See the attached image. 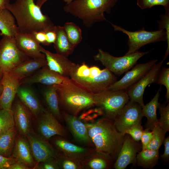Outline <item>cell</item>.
<instances>
[{"mask_svg": "<svg viewBox=\"0 0 169 169\" xmlns=\"http://www.w3.org/2000/svg\"><path fill=\"white\" fill-rule=\"evenodd\" d=\"M93 98L102 115L113 121L129 100L126 91L108 89L94 93Z\"/></svg>", "mask_w": 169, "mask_h": 169, "instance_id": "obj_5", "label": "cell"}, {"mask_svg": "<svg viewBox=\"0 0 169 169\" xmlns=\"http://www.w3.org/2000/svg\"><path fill=\"white\" fill-rule=\"evenodd\" d=\"M61 114L68 129L78 142L89 147H94L84 123L77 116L64 111Z\"/></svg>", "mask_w": 169, "mask_h": 169, "instance_id": "obj_18", "label": "cell"}, {"mask_svg": "<svg viewBox=\"0 0 169 169\" xmlns=\"http://www.w3.org/2000/svg\"><path fill=\"white\" fill-rule=\"evenodd\" d=\"M0 35L15 37L19 32L15 19L7 9L0 10Z\"/></svg>", "mask_w": 169, "mask_h": 169, "instance_id": "obj_27", "label": "cell"}, {"mask_svg": "<svg viewBox=\"0 0 169 169\" xmlns=\"http://www.w3.org/2000/svg\"><path fill=\"white\" fill-rule=\"evenodd\" d=\"M160 118L158 119V124L165 132L169 131V103L166 105H159Z\"/></svg>", "mask_w": 169, "mask_h": 169, "instance_id": "obj_37", "label": "cell"}, {"mask_svg": "<svg viewBox=\"0 0 169 169\" xmlns=\"http://www.w3.org/2000/svg\"><path fill=\"white\" fill-rule=\"evenodd\" d=\"M40 163L39 165L35 168L41 169H60L56 158L54 157H50Z\"/></svg>", "mask_w": 169, "mask_h": 169, "instance_id": "obj_42", "label": "cell"}, {"mask_svg": "<svg viewBox=\"0 0 169 169\" xmlns=\"http://www.w3.org/2000/svg\"><path fill=\"white\" fill-rule=\"evenodd\" d=\"M15 126L12 110L1 109L0 111V136Z\"/></svg>", "mask_w": 169, "mask_h": 169, "instance_id": "obj_35", "label": "cell"}, {"mask_svg": "<svg viewBox=\"0 0 169 169\" xmlns=\"http://www.w3.org/2000/svg\"><path fill=\"white\" fill-rule=\"evenodd\" d=\"M30 167L25 164L16 161L10 165L8 169H28Z\"/></svg>", "mask_w": 169, "mask_h": 169, "instance_id": "obj_49", "label": "cell"}, {"mask_svg": "<svg viewBox=\"0 0 169 169\" xmlns=\"http://www.w3.org/2000/svg\"><path fill=\"white\" fill-rule=\"evenodd\" d=\"M153 137V133L148 128L144 130L141 137L142 149H145L150 142Z\"/></svg>", "mask_w": 169, "mask_h": 169, "instance_id": "obj_44", "label": "cell"}, {"mask_svg": "<svg viewBox=\"0 0 169 169\" xmlns=\"http://www.w3.org/2000/svg\"><path fill=\"white\" fill-rule=\"evenodd\" d=\"M69 78L50 70L47 65L31 76L21 80L20 84L21 85L39 83L48 86L58 85L62 84Z\"/></svg>", "mask_w": 169, "mask_h": 169, "instance_id": "obj_20", "label": "cell"}, {"mask_svg": "<svg viewBox=\"0 0 169 169\" xmlns=\"http://www.w3.org/2000/svg\"><path fill=\"white\" fill-rule=\"evenodd\" d=\"M38 117V131L44 138L48 140L55 135L67 137V130L49 110H45Z\"/></svg>", "mask_w": 169, "mask_h": 169, "instance_id": "obj_13", "label": "cell"}, {"mask_svg": "<svg viewBox=\"0 0 169 169\" xmlns=\"http://www.w3.org/2000/svg\"><path fill=\"white\" fill-rule=\"evenodd\" d=\"M110 23L114 30L122 32L128 37L127 44L129 49L125 55L137 52L141 48L146 44L166 41V32L165 29L147 31L143 27L141 29L137 31H130Z\"/></svg>", "mask_w": 169, "mask_h": 169, "instance_id": "obj_7", "label": "cell"}, {"mask_svg": "<svg viewBox=\"0 0 169 169\" xmlns=\"http://www.w3.org/2000/svg\"><path fill=\"white\" fill-rule=\"evenodd\" d=\"M12 156L16 161L23 163L30 168H35V166L29 142L25 136H16Z\"/></svg>", "mask_w": 169, "mask_h": 169, "instance_id": "obj_23", "label": "cell"}, {"mask_svg": "<svg viewBox=\"0 0 169 169\" xmlns=\"http://www.w3.org/2000/svg\"><path fill=\"white\" fill-rule=\"evenodd\" d=\"M3 72L0 68V82H1L3 77Z\"/></svg>", "mask_w": 169, "mask_h": 169, "instance_id": "obj_53", "label": "cell"}, {"mask_svg": "<svg viewBox=\"0 0 169 169\" xmlns=\"http://www.w3.org/2000/svg\"><path fill=\"white\" fill-rule=\"evenodd\" d=\"M48 0H37L36 4L39 7L41 8L43 5Z\"/></svg>", "mask_w": 169, "mask_h": 169, "instance_id": "obj_52", "label": "cell"}, {"mask_svg": "<svg viewBox=\"0 0 169 169\" xmlns=\"http://www.w3.org/2000/svg\"><path fill=\"white\" fill-rule=\"evenodd\" d=\"M54 29L56 37L54 44L56 53L66 57L71 54L75 47L69 41L63 27L55 26Z\"/></svg>", "mask_w": 169, "mask_h": 169, "instance_id": "obj_28", "label": "cell"}, {"mask_svg": "<svg viewBox=\"0 0 169 169\" xmlns=\"http://www.w3.org/2000/svg\"><path fill=\"white\" fill-rule=\"evenodd\" d=\"M3 90V86L0 82V96L1 95Z\"/></svg>", "mask_w": 169, "mask_h": 169, "instance_id": "obj_54", "label": "cell"}, {"mask_svg": "<svg viewBox=\"0 0 169 169\" xmlns=\"http://www.w3.org/2000/svg\"><path fill=\"white\" fill-rule=\"evenodd\" d=\"M40 51L44 54L49 69L62 76L70 78L71 74L76 70L78 65L69 59L66 56L53 53L40 46Z\"/></svg>", "mask_w": 169, "mask_h": 169, "instance_id": "obj_16", "label": "cell"}, {"mask_svg": "<svg viewBox=\"0 0 169 169\" xmlns=\"http://www.w3.org/2000/svg\"><path fill=\"white\" fill-rule=\"evenodd\" d=\"M161 90V87H160L153 99L141 108L142 115L147 119L145 127L150 130H152L158 123L156 112L160 104L158 100Z\"/></svg>", "mask_w": 169, "mask_h": 169, "instance_id": "obj_26", "label": "cell"}, {"mask_svg": "<svg viewBox=\"0 0 169 169\" xmlns=\"http://www.w3.org/2000/svg\"><path fill=\"white\" fill-rule=\"evenodd\" d=\"M17 94L20 101L33 116L38 117L45 110L36 94L31 89L20 86Z\"/></svg>", "mask_w": 169, "mask_h": 169, "instance_id": "obj_24", "label": "cell"}, {"mask_svg": "<svg viewBox=\"0 0 169 169\" xmlns=\"http://www.w3.org/2000/svg\"><path fill=\"white\" fill-rule=\"evenodd\" d=\"M164 60L156 64L137 82L129 87L126 91L131 102L138 103L142 108L144 105L143 95L146 87L149 84L156 82Z\"/></svg>", "mask_w": 169, "mask_h": 169, "instance_id": "obj_10", "label": "cell"}, {"mask_svg": "<svg viewBox=\"0 0 169 169\" xmlns=\"http://www.w3.org/2000/svg\"><path fill=\"white\" fill-rule=\"evenodd\" d=\"M70 78L93 93L108 89L110 85L116 81L115 76L105 68L95 76L80 78L71 75Z\"/></svg>", "mask_w": 169, "mask_h": 169, "instance_id": "obj_12", "label": "cell"}, {"mask_svg": "<svg viewBox=\"0 0 169 169\" xmlns=\"http://www.w3.org/2000/svg\"><path fill=\"white\" fill-rule=\"evenodd\" d=\"M55 138L53 143L61 152L81 163L84 161L96 151L94 147H84L74 144L61 136Z\"/></svg>", "mask_w": 169, "mask_h": 169, "instance_id": "obj_17", "label": "cell"}, {"mask_svg": "<svg viewBox=\"0 0 169 169\" xmlns=\"http://www.w3.org/2000/svg\"><path fill=\"white\" fill-rule=\"evenodd\" d=\"M90 74L88 77L95 76L99 75L101 72V70L96 66H92L90 67Z\"/></svg>", "mask_w": 169, "mask_h": 169, "instance_id": "obj_50", "label": "cell"}, {"mask_svg": "<svg viewBox=\"0 0 169 169\" xmlns=\"http://www.w3.org/2000/svg\"><path fill=\"white\" fill-rule=\"evenodd\" d=\"M44 95L48 110L57 119L63 120L60 111L57 88L49 85L44 91Z\"/></svg>", "mask_w": 169, "mask_h": 169, "instance_id": "obj_29", "label": "cell"}, {"mask_svg": "<svg viewBox=\"0 0 169 169\" xmlns=\"http://www.w3.org/2000/svg\"><path fill=\"white\" fill-rule=\"evenodd\" d=\"M1 109L0 108V111H1Z\"/></svg>", "mask_w": 169, "mask_h": 169, "instance_id": "obj_56", "label": "cell"}, {"mask_svg": "<svg viewBox=\"0 0 169 169\" xmlns=\"http://www.w3.org/2000/svg\"><path fill=\"white\" fill-rule=\"evenodd\" d=\"M55 85L63 111L77 116L82 110L95 105L94 93L72 79Z\"/></svg>", "mask_w": 169, "mask_h": 169, "instance_id": "obj_3", "label": "cell"}, {"mask_svg": "<svg viewBox=\"0 0 169 169\" xmlns=\"http://www.w3.org/2000/svg\"><path fill=\"white\" fill-rule=\"evenodd\" d=\"M90 74V67L85 63H83L80 65H78L75 71L70 76L74 75L78 77L83 78L87 77Z\"/></svg>", "mask_w": 169, "mask_h": 169, "instance_id": "obj_43", "label": "cell"}, {"mask_svg": "<svg viewBox=\"0 0 169 169\" xmlns=\"http://www.w3.org/2000/svg\"><path fill=\"white\" fill-rule=\"evenodd\" d=\"M17 47L14 37L3 36L0 41V68L10 72L29 59Z\"/></svg>", "mask_w": 169, "mask_h": 169, "instance_id": "obj_8", "label": "cell"}, {"mask_svg": "<svg viewBox=\"0 0 169 169\" xmlns=\"http://www.w3.org/2000/svg\"><path fill=\"white\" fill-rule=\"evenodd\" d=\"M85 123L96 151L105 155L114 163L122 147L125 135L117 130L113 121L105 117Z\"/></svg>", "mask_w": 169, "mask_h": 169, "instance_id": "obj_1", "label": "cell"}, {"mask_svg": "<svg viewBox=\"0 0 169 169\" xmlns=\"http://www.w3.org/2000/svg\"><path fill=\"white\" fill-rule=\"evenodd\" d=\"M16 161L12 156L8 157L0 155V169H8L11 165Z\"/></svg>", "mask_w": 169, "mask_h": 169, "instance_id": "obj_45", "label": "cell"}, {"mask_svg": "<svg viewBox=\"0 0 169 169\" xmlns=\"http://www.w3.org/2000/svg\"><path fill=\"white\" fill-rule=\"evenodd\" d=\"M36 40L40 44L45 45L46 41L45 32L44 31H40L36 32L33 33Z\"/></svg>", "mask_w": 169, "mask_h": 169, "instance_id": "obj_47", "label": "cell"}, {"mask_svg": "<svg viewBox=\"0 0 169 169\" xmlns=\"http://www.w3.org/2000/svg\"><path fill=\"white\" fill-rule=\"evenodd\" d=\"M63 27L69 41L75 47L82 39V31L80 28L72 22H66Z\"/></svg>", "mask_w": 169, "mask_h": 169, "instance_id": "obj_33", "label": "cell"}, {"mask_svg": "<svg viewBox=\"0 0 169 169\" xmlns=\"http://www.w3.org/2000/svg\"><path fill=\"white\" fill-rule=\"evenodd\" d=\"M158 84L163 85L166 90L165 96L167 102L169 100V68L162 67L161 69L157 80Z\"/></svg>", "mask_w": 169, "mask_h": 169, "instance_id": "obj_40", "label": "cell"}, {"mask_svg": "<svg viewBox=\"0 0 169 169\" xmlns=\"http://www.w3.org/2000/svg\"><path fill=\"white\" fill-rule=\"evenodd\" d=\"M137 4L142 9L162 5L165 11L169 10V0H137Z\"/></svg>", "mask_w": 169, "mask_h": 169, "instance_id": "obj_39", "label": "cell"}, {"mask_svg": "<svg viewBox=\"0 0 169 169\" xmlns=\"http://www.w3.org/2000/svg\"><path fill=\"white\" fill-rule=\"evenodd\" d=\"M161 19L158 21L159 29L166 30L167 46L163 59L165 60L169 54V10L165 11V14H161Z\"/></svg>", "mask_w": 169, "mask_h": 169, "instance_id": "obj_38", "label": "cell"}, {"mask_svg": "<svg viewBox=\"0 0 169 169\" xmlns=\"http://www.w3.org/2000/svg\"><path fill=\"white\" fill-rule=\"evenodd\" d=\"M17 131L15 126L0 136V155L8 157L12 156Z\"/></svg>", "mask_w": 169, "mask_h": 169, "instance_id": "obj_32", "label": "cell"}, {"mask_svg": "<svg viewBox=\"0 0 169 169\" xmlns=\"http://www.w3.org/2000/svg\"><path fill=\"white\" fill-rule=\"evenodd\" d=\"M10 3V0H0V10L7 8Z\"/></svg>", "mask_w": 169, "mask_h": 169, "instance_id": "obj_51", "label": "cell"}, {"mask_svg": "<svg viewBox=\"0 0 169 169\" xmlns=\"http://www.w3.org/2000/svg\"><path fill=\"white\" fill-rule=\"evenodd\" d=\"M114 162L105 155L97 152L82 163L84 169H108L113 166Z\"/></svg>", "mask_w": 169, "mask_h": 169, "instance_id": "obj_30", "label": "cell"}, {"mask_svg": "<svg viewBox=\"0 0 169 169\" xmlns=\"http://www.w3.org/2000/svg\"><path fill=\"white\" fill-rule=\"evenodd\" d=\"M40 8L34 0H16L7 8L14 16L19 32L27 34L54 28L53 22Z\"/></svg>", "mask_w": 169, "mask_h": 169, "instance_id": "obj_2", "label": "cell"}, {"mask_svg": "<svg viewBox=\"0 0 169 169\" xmlns=\"http://www.w3.org/2000/svg\"><path fill=\"white\" fill-rule=\"evenodd\" d=\"M47 65L45 57L30 58L10 72L20 81L31 76L38 69Z\"/></svg>", "mask_w": 169, "mask_h": 169, "instance_id": "obj_25", "label": "cell"}, {"mask_svg": "<svg viewBox=\"0 0 169 169\" xmlns=\"http://www.w3.org/2000/svg\"><path fill=\"white\" fill-rule=\"evenodd\" d=\"M141 123L135 125L127 130L125 133L129 135L135 141H139L144 131Z\"/></svg>", "mask_w": 169, "mask_h": 169, "instance_id": "obj_41", "label": "cell"}, {"mask_svg": "<svg viewBox=\"0 0 169 169\" xmlns=\"http://www.w3.org/2000/svg\"><path fill=\"white\" fill-rule=\"evenodd\" d=\"M56 159L60 169H84L82 163L74 159L60 151H58Z\"/></svg>", "mask_w": 169, "mask_h": 169, "instance_id": "obj_34", "label": "cell"}, {"mask_svg": "<svg viewBox=\"0 0 169 169\" xmlns=\"http://www.w3.org/2000/svg\"><path fill=\"white\" fill-rule=\"evenodd\" d=\"M165 149L163 154L161 156V158L165 161H167L169 158V136L165 138L163 141Z\"/></svg>", "mask_w": 169, "mask_h": 169, "instance_id": "obj_48", "label": "cell"}, {"mask_svg": "<svg viewBox=\"0 0 169 169\" xmlns=\"http://www.w3.org/2000/svg\"><path fill=\"white\" fill-rule=\"evenodd\" d=\"M12 110L17 130L26 136L33 130L31 113L20 100L15 102Z\"/></svg>", "mask_w": 169, "mask_h": 169, "instance_id": "obj_21", "label": "cell"}, {"mask_svg": "<svg viewBox=\"0 0 169 169\" xmlns=\"http://www.w3.org/2000/svg\"><path fill=\"white\" fill-rule=\"evenodd\" d=\"M26 137L32 156L36 162L40 163L50 157L56 158L58 151L40 134L33 130Z\"/></svg>", "mask_w": 169, "mask_h": 169, "instance_id": "obj_11", "label": "cell"}, {"mask_svg": "<svg viewBox=\"0 0 169 169\" xmlns=\"http://www.w3.org/2000/svg\"><path fill=\"white\" fill-rule=\"evenodd\" d=\"M142 146L129 134H125L123 143L113 167L115 169H124L129 164L136 163L137 153Z\"/></svg>", "mask_w": 169, "mask_h": 169, "instance_id": "obj_15", "label": "cell"}, {"mask_svg": "<svg viewBox=\"0 0 169 169\" xmlns=\"http://www.w3.org/2000/svg\"><path fill=\"white\" fill-rule=\"evenodd\" d=\"M64 2L66 3L67 4L70 3L72 1L74 0H63Z\"/></svg>", "mask_w": 169, "mask_h": 169, "instance_id": "obj_55", "label": "cell"}, {"mask_svg": "<svg viewBox=\"0 0 169 169\" xmlns=\"http://www.w3.org/2000/svg\"><path fill=\"white\" fill-rule=\"evenodd\" d=\"M46 36V41L45 45H49L54 44L56 38V34L54 29L49 30L45 32Z\"/></svg>", "mask_w": 169, "mask_h": 169, "instance_id": "obj_46", "label": "cell"}, {"mask_svg": "<svg viewBox=\"0 0 169 169\" xmlns=\"http://www.w3.org/2000/svg\"><path fill=\"white\" fill-rule=\"evenodd\" d=\"M0 83L3 90L0 96V108L11 110L13 100L20 86V80L11 72H3Z\"/></svg>", "mask_w": 169, "mask_h": 169, "instance_id": "obj_19", "label": "cell"}, {"mask_svg": "<svg viewBox=\"0 0 169 169\" xmlns=\"http://www.w3.org/2000/svg\"><path fill=\"white\" fill-rule=\"evenodd\" d=\"M157 59H152L135 66L120 80L110 85L108 89L112 90H124L140 79L156 64Z\"/></svg>", "mask_w": 169, "mask_h": 169, "instance_id": "obj_14", "label": "cell"}, {"mask_svg": "<svg viewBox=\"0 0 169 169\" xmlns=\"http://www.w3.org/2000/svg\"></svg>", "mask_w": 169, "mask_h": 169, "instance_id": "obj_57", "label": "cell"}, {"mask_svg": "<svg viewBox=\"0 0 169 169\" xmlns=\"http://www.w3.org/2000/svg\"><path fill=\"white\" fill-rule=\"evenodd\" d=\"M149 52L138 51L122 57H116L99 49L98 53L94 56V59L95 60L100 61L105 68L112 73L119 76L132 68L141 58Z\"/></svg>", "mask_w": 169, "mask_h": 169, "instance_id": "obj_6", "label": "cell"}, {"mask_svg": "<svg viewBox=\"0 0 169 169\" xmlns=\"http://www.w3.org/2000/svg\"><path fill=\"white\" fill-rule=\"evenodd\" d=\"M159 158L158 150L145 149L137 155L136 163L144 168L152 169L158 164Z\"/></svg>", "mask_w": 169, "mask_h": 169, "instance_id": "obj_31", "label": "cell"}, {"mask_svg": "<svg viewBox=\"0 0 169 169\" xmlns=\"http://www.w3.org/2000/svg\"><path fill=\"white\" fill-rule=\"evenodd\" d=\"M153 137L145 149L152 150H159L162 144L166 133L157 124L151 130Z\"/></svg>", "mask_w": 169, "mask_h": 169, "instance_id": "obj_36", "label": "cell"}, {"mask_svg": "<svg viewBox=\"0 0 169 169\" xmlns=\"http://www.w3.org/2000/svg\"><path fill=\"white\" fill-rule=\"evenodd\" d=\"M118 0H74L67 4L64 11L81 19L85 26L91 27L96 23L107 20L109 14Z\"/></svg>", "mask_w": 169, "mask_h": 169, "instance_id": "obj_4", "label": "cell"}, {"mask_svg": "<svg viewBox=\"0 0 169 169\" xmlns=\"http://www.w3.org/2000/svg\"><path fill=\"white\" fill-rule=\"evenodd\" d=\"M16 44L19 49L30 58H45L40 51V44L33 34L18 32L15 36Z\"/></svg>", "mask_w": 169, "mask_h": 169, "instance_id": "obj_22", "label": "cell"}, {"mask_svg": "<svg viewBox=\"0 0 169 169\" xmlns=\"http://www.w3.org/2000/svg\"><path fill=\"white\" fill-rule=\"evenodd\" d=\"M143 117L141 106L129 100L113 122L117 130L125 135L126 131L132 126L141 123Z\"/></svg>", "mask_w": 169, "mask_h": 169, "instance_id": "obj_9", "label": "cell"}]
</instances>
